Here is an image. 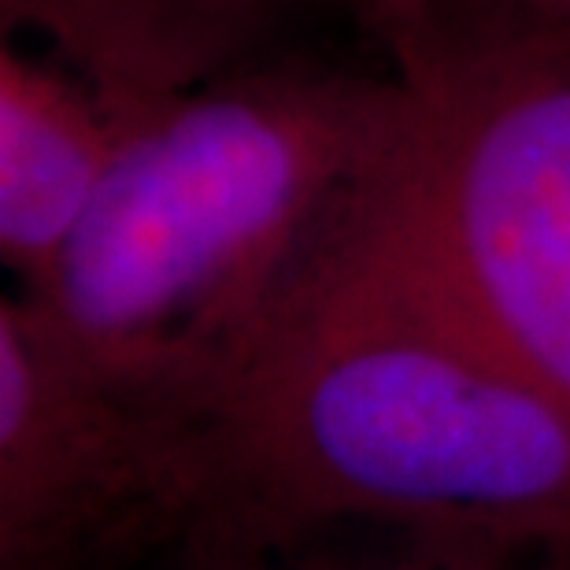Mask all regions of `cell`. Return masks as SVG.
Returning a JSON list of instances; mask_svg holds the SVG:
<instances>
[{"mask_svg":"<svg viewBox=\"0 0 570 570\" xmlns=\"http://www.w3.org/2000/svg\"><path fill=\"white\" fill-rule=\"evenodd\" d=\"M189 423L193 541L393 527L570 549V404L341 230Z\"/></svg>","mask_w":570,"mask_h":570,"instance_id":"obj_1","label":"cell"},{"mask_svg":"<svg viewBox=\"0 0 570 570\" xmlns=\"http://www.w3.org/2000/svg\"><path fill=\"white\" fill-rule=\"evenodd\" d=\"M404 82L230 71L130 116L71 242L27 293L100 371L189 412L334 242Z\"/></svg>","mask_w":570,"mask_h":570,"instance_id":"obj_2","label":"cell"},{"mask_svg":"<svg viewBox=\"0 0 570 570\" xmlns=\"http://www.w3.org/2000/svg\"><path fill=\"white\" fill-rule=\"evenodd\" d=\"M341 237L570 404V33H433Z\"/></svg>","mask_w":570,"mask_h":570,"instance_id":"obj_3","label":"cell"},{"mask_svg":"<svg viewBox=\"0 0 570 570\" xmlns=\"http://www.w3.org/2000/svg\"><path fill=\"white\" fill-rule=\"evenodd\" d=\"M204 522L193 423L0 301V570H127Z\"/></svg>","mask_w":570,"mask_h":570,"instance_id":"obj_4","label":"cell"},{"mask_svg":"<svg viewBox=\"0 0 570 570\" xmlns=\"http://www.w3.org/2000/svg\"><path fill=\"white\" fill-rule=\"evenodd\" d=\"M134 111L111 108L63 60L0 56V259L38 285L94 208Z\"/></svg>","mask_w":570,"mask_h":570,"instance_id":"obj_5","label":"cell"},{"mask_svg":"<svg viewBox=\"0 0 570 570\" xmlns=\"http://www.w3.org/2000/svg\"><path fill=\"white\" fill-rule=\"evenodd\" d=\"M285 0H0L111 108L138 111L230 75Z\"/></svg>","mask_w":570,"mask_h":570,"instance_id":"obj_6","label":"cell"},{"mask_svg":"<svg viewBox=\"0 0 570 570\" xmlns=\"http://www.w3.org/2000/svg\"><path fill=\"white\" fill-rule=\"evenodd\" d=\"M533 549L563 544L449 530L323 527L275 538H200L178 570H519Z\"/></svg>","mask_w":570,"mask_h":570,"instance_id":"obj_7","label":"cell"},{"mask_svg":"<svg viewBox=\"0 0 570 570\" xmlns=\"http://www.w3.org/2000/svg\"><path fill=\"white\" fill-rule=\"evenodd\" d=\"M348 4L396 52L401 67L430 45L441 11V0H348Z\"/></svg>","mask_w":570,"mask_h":570,"instance_id":"obj_8","label":"cell"},{"mask_svg":"<svg viewBox=\"0 0 570 570\" xmlns=\"http://www.w3.org/2000/svg\"><path fill=\"white\" fill-rule=\"evenodd\" d=\"M497 30H541L570 33V0H493Z\"/></svg>","mask_w":570,"mask_h":570,"instance_id":"obj_9","label":"cell"}]
</instances>
